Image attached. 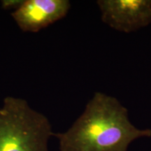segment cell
Listing matches in <instances>:
<instances>
[{"label":"cell","instance_id":"obj_1","mask_svg":"<svg viewBox=\"0 0 151 151\" xmlns=\"http://www.w3.org/2000/svg\"><path fill=\"white\" fill-rule=\"evenodd\" d=\"M54 137L60 151H128L134 141L151 137V129L137 128L117 98L97 92L72 125Z\"/></svg>","mask_w":151,"mask_h":151},{"label":"cell","instance_id":"obj_2","mask_svg":"<svg viewBox=\"0 0 151 151\" xmlns=\"http://www.w3.org/2000/svg\"><path fill=\"white\" fill-rule=\"evenodd\" d=\"M48 118L25 99H4L0 108V151H49L54 136Z\"/></svg>","mask_w":151,"mask_h":151},{"label":"cell","instance_id":"obj_3","mask_svg":"<svg viewBox=\"0 0 151 151\" xmlns=\"http://www.w3.org/2000/svg\"><path fill=\"white\" fill-rule=\"evenodd\" d=\"M101 20L123 33L134 32L151 24V0H98Z\"/></svg>","mask_w":151,"mask_h":151},{"label":"cell","instance_id":"obj_4","mask_svg":"<svg viewBox=\"0 0 151 151\" xmlns=\"http://www.w3.org/2000/svg\"><path fill=\"white\" fill-rule=\"evenodd\" d=\"M70 7L68 0H25L11 16L22 31L37 32L65 18Z\"/></svg>","mask_w":151,"mask_h":151},{"label":"cell","instance_id":"obj_5","mask_svg":"<svg viewBox=\"0 0 151 151\" xmlns=\"http://www.w3.org/2000/svg\"><path fill=\"white\" fill-rule=\"evenodd\" d=\"M22 2L23 1H20V0H6V1H2V6L5 9L15 8V10H16L22 4Z\"/></svg>","mask_w":151,"mask_h":151}]
</instances>
